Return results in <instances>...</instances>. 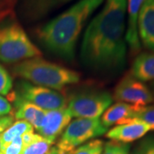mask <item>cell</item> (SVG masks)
<instances>
[{
    "instance_id": "obj_1",
    "label": "cell",
    "mask_w": 154,
    "mask_h": 154,
    "mask_svg": "<svg viewBox=\"0 0 154 154\" xmlns=\"http://www.w3.org/2000/svg\"><path fill=\"white\" fill-rule=\"evenodd\" d=\"M127 0H106L86 29L81 59L96 75H112L126 64Z\"/></svg>"
},
{
    "instance_id": "obj_2",
    "label": "cell",
    "mask_w": 154,
    "mask_h": 154,
    "mask_svg": "<svg viewBox=\"0 0 154 154\" xmlns=\"http://www.w3.org/2000/svg\"><path fill=\"white\" fill-rule=\"evenodd\" d=\"M103 2L104 0H80L37 29L36 36L39 43L57 57L72 60L85 24Z\"/></svg>"
},
{
    "instance_id": "obj_3",
    "label": "cell",
    "mask_w": 154,
    "mask_h": 154,
    "mask_svg": "<svg viewBox=\"0 0 154 154\" xmlns=\"http://www.w3.org/2000/svg\"><path fill=\"white\" fill-rule=\"evenodd\" d=\"M40 56L41 51L28 38L14 10L0 13V61L17 63Z\"/></svg>"
},
{
    "instance_id": "obj_4",
    "label": "cell",
    "mask_w": 154,
    "mask_h": 154,
    "mask_svg": "<svg viewBox=\"0 0 154 154\" xmlns=\"http://www.w3.org/2000/svg\"><path fill=\"white\" fill-rule=\"evenodd\" d=\"M14 73L33 85L55 90L77 83L81 79L79 73L39 57L17 63L14 67Z\"/></svg>"
},
{
    "instance_id": "obj_5",
    "label": "cell",
    "mask_w": 154,
    "mask_h": 154,
    "mask_svg": "<svg viewBox=\"0 0 154 154\" xmlns=\"http://www.w3.org/2000/svg\"><path fill=\"white\" fill-rule=\"evenodd\" d=\"M107 131L108 128L102 125L99 118H76L66 127L56 147L62 154H70L81 145Z\"/></svg>"
},
{
    "instance_id": "obj_6",
    "label": "cell",
    "mask_w": 154,
    "mask_h": 154,
    "mask_svg": "<svg viewBox=\"0 0 154 154\" xmlns=\"http://www.w3.org/2000/svg\"><path fill=\"white\" fill-rule=\"evenodd\" d=\"M112 101V96L107 92H83L72 97L67 109L72 117L97 119L110 107Z\"/></svg>"
},
{
    "instance_id": "obj_7",
    "label": "cell",
    "mask_w": 154,
    "mask_h": 154,
    "mask_svg": "<svg viewBox=\"0 0 154 154\" xmlns=\"http://www.w3.org/2000/svg\"><path fill=\"white\" fill-rule=\"evenodd\" d=\"M18 97L45 111L67 107V99L63 94L52 89L28 82L20 84Z\"/></svg>"
},
{
    "instance_id": "obj_8",
    "label": "cell",
    "mask_w": 154,
    "mask_h": 154,
    "mask_svg": "<svg viewBox=\"0 0 154 154\" xmlns=\"http://www.w3.org/2000/svg\"><path fill=\"white\" fill-rule=\"evenodd\" d=\"M114 99L118 102L144 107L154 101L153 94L142 82L128 75L115 88Z\"/></svg>"
},
{
    "instance_id": "obj_9",
    "label": "cell",
    "mask_w": 154,
    "mask_h": 154,
    "mask_svg": "<svg viewBox=\"0 0 154 154\" xmlns=\"http://www.w3.org/2000/svg\"><path fill=\"white\" fill-rule=\"evenodd\" d=\"M152 130V127L147 123L133 118L110 128L106 132V137L112 141L128 144L140 140Z\"/></svg>"
},
{
    "instance_id": "obj_10",
    "label": "cell",
    "mask_w": 154,
    "mask_h": 154,
    "mask_svg": "<svg viewBox=\"0 0 154 154\" xmlns=\"http://www.w3.org/2000/svg\"><path fill=\"white\" fill-rule=\"evenodd\" d=\"M72 116L67 107L46 111L42 124L38 128L40 136L55 142L57 137L60 134L71 122Z\"/></svg>"
},
{
    "instance_id": "obj_11",
    "label": "cell",
    "mask_w": 154,
    "mask_h": 154,
    "mask_svg": "<svg viewBox=\"0 0 154 154\" xmlns=\"http://www.w3.org/2000/svg\"><path fill=\"white\" fill-rule=\"evenodd\" d=\"M138 34L140 44L154 52V0H145L139 14Z\"/></svg>"
},
{
    "instance_id": "obj_12",
    "label": "cell",
    "mask_w": 154,
    "mask_h": 154,
    "mask_svg": "<svg viewBox=\"0 0 154 154\" xmlns=\"http://www.w3.org/2000/svg\"><path fill=\"white\" fill-rule=\"evenodd\" d=\"M70 1L72 0H22V15L26 21L35 22Z\"/></svg>"
},
{
    "instance_id": "obj_13",
    "label": "cell",
    "mask_w": 154,
    "mask_h": 154,
    "mask_svg": "<svg viewBox=\"0 0 154 154\" xmlns=\"http://www.w3.org/2000/svg\"><path fill=\"white\" fill-rule=\"evenodd\" d=\"M144 1L145 0H127L128 24L126 28V42L132 54H137L141 47L138 34L137 22Z\"/></svg>"
},
{
    "instance_id": "obj_14",
    "label": "cell",
    "mask_w": 154,
    "mask_h": 154,
    "mask_svg": "<svg viewBox=\"0 0 154 154\" xmlns=\"http://www.w3.org/2000/svg\"><path fill=\"white\" fill-rule=\"evenodd\" d=\"M140 107L126 104L123 102H117L105 110L101 116L100 122L106 128L114 125L122 124L127 121L133 119L136 111Z\"/></svg>"
},
{
    "instance_id": "obj_15",
    "label": "cell",
    "mask_w": 154,
    "mask_h": 154,
    "mask_svg": "<svg viewBox=\"0 0 154 154\" xmlns=\"http://www.w3.org/2000/svg\"><path fill=\"white\" fill-rule=\"evenodd\" d=\"M15 104L16 118L28 122V123H30L33 126V128L38 130L42 124L46 111L38 107L37 105L31 104L26 100H23L19 97H17Z\"/></svg>"
},
{
    "instance_id": "obj_16",
    "label": "cell",
    "mask_w": 154,
    "mask_h": 154,
    "mask_svg": "<svg viewBox=\"0 0 154 154\" xmlns=\"http://www.w3.org/2000/svg\"><path fill=\"white\" fill-rule=\"evenodd\" d=\"M130 75L139 81H154V52L140 53L133 62Z\"/></svg>"
},
{
    "instance_id": "obj_17",
    "label": "cell",
    "mask_w": 154,
    "mask_h": 154,
    "mask_svg": "<svg viewBox=\"0 0 154 154\" xmlns=\"http://www.w3.org/2000/svg\"><path fill=\"white\" fill-rule=\"evenodd\" d=\"M30 131H33V128L28 122L19 120V121L13 122L1 135L2 151L8 144L11 143L14 139L22 136L25 133L30 132Z\"/></svg>"
},
{
    "instance_id": "obj_18",
    "label": "cell",
    "mask_w": 154,
    "mask_h": 154,
    "mask_svg": "<svg viewBox=\"0 0 154 154\" xmlns=\"http://www.w3.org/2000/svg\"><path fill=\"white\" fill-rule=\"evenodd\" d=\"M53 141L46 140L38 134L32 143L25 146L22 154H46L51 149Z\"/></svg>"
},
{
    "instance_id": "obj_19",
    "label": "cell",
    "mask_w": 154,
    "mask_h": 154,
    "mask_svg": "<svg viewBox=\"0 0 154 154\" xmlns=\"http://www.w3.org/2000/svg\"><path fill=\"white\" fill-rule=\"evenodd\" d=\"M105 143L101 140H93L80 146L73 154H102Z\"/></svg>"
},
{
    "instance_id": "obj_20",
    "label": "cell",
    "mask_w": 154,
    "mask_h": 154,
    "mask_svg": "<svg viewBox=\"0 0 154 154\" xmlns=\"http://www.w3.org/2000/svg\"><path fill=\"white\" fill-rule=\"evenodd\" d=\"M135 119L140 120L152 127L154 130V105H146L140 107L136 111L134 117Z\"/></svg>"
},
{
    "instance_id": "obj_21",
    "label": "cell",
    "mask_w": 154,
    "mask_h": 154,
    "mask_svg": "<svg viewBox=\"0 0 154 154\" xmlns=\"http://www.w3.org/2000/svg\"><path fill=\"white\" fill-rule=\"evenodd\" d=\"M130 146L128 144L110 141L105 144L102 154H129Z\"/></svg>"
},
{
    "instance_id": "obj_22",
    "label": "cell",
    "mask_w": 154,
    "mask_h": 154,
    "mask_svg": "<svg viewBox=\"0 0 154 154\" xmlns=\"http://www.w3.org/2000/svg\"><path fill=\"white\" fill-rule=\"evenodd\" d=\"M12 87L13 82L11 75L4 67L0 65V95H10Z\"/></svg>"
},
{
    "instance_id": "obj_23",
    "label": "cell",
    "mask_w": 154,
    "mask_h": 154,
    "mask_svg": "<svg viewBox=\"0 0 154 154\" xmlns=\"http://www.w3.org/2000/svg\"><path fill=\"white\" fill-rule=\"evenodd\" d=\"M23 150V142L22 136L14 139L11 143H9L4 150L2 154H22Z\"/></svg>"
},
{
    "instance_id": "obj_24",
    "label": "cell",
    "mask_w": 154,
    "mask_h": 154,
    "mask_svg": "<svg viewBox=\"0 0 154 154\" xmlns=\"http://www.w3.org/2000/svg\"><path fill=\"white\" fill-rule=\"evenodd\" d=\"M139 150L141 154H154V136H149L144 139Z\"/></svg>"
},
{
    "instance_id": "obj_25",
    "label": "cell",
    "mask_w": 154,
    "mask_h": 154,
    "mask_svg": "<svg viewBox=\"0 0 154 154\" xmlns=\"http://www.w3.org/2000/svg\"><path fill=\"white\" fill-rule=\"evenodd\" d=\"M12 110V106L11 103L4 97L0 95V117L5 116L10 114Z\"/></svg>"
},
{
    "instance_id": "obj_26",
    "label": "cell",
    "mask_w": 154,
    "mask_h": 154,
    "mask_svg": "<svg viewBox=\"0 0 154 154\" xmlns=\"http://www.w3.org/2000/svg\"><path fill=\"white\" fill-rule=\"evenodd\" d=\"M46 154H62L59 152V150L57 148V147H51V149L50 150L49 152Z\"/></svg>"
},
{
    "instance_id": "obj_27",
    "label": "cell",
    "mask_w": 154,
    "mask_h": 154,
    "mask_svg": "<svg viewBox=\"0 0 154 154\" xmlns=\"http://www.w3.org/2000/svg\"><path fill=\"white\" fill-rule=\"evenodd\" d=\"M1 135H2V133H0V154H2V146H1Z\"/></svg>"
},
{
    "instance_id": "obj_28",
    "label": "cell",
    "mask_w": 154,
    "mask_h": 154,
    "mask_svg": "<svg viewBox=\"0 0 154 154\" xmlns=\"http://www.w3.org/2000/svg\"><path fill=\"white\" fill-rule=\"evenodd\" d=\"M132 154H141V152H140V150H135Z\"/></svg>"
},
{
    "instance_id": "obj_29",
    "label": "cell",
    "mask_w": 154,
    "mask_h": 154,
    "mask_svg": "<svg viewBox=\"0 0 154 154\" xmlns=\"http://www.w3.org/2000/svg\"><path fill=\"white\" fill-rule=\"evenodd\" d=\"M153 97H154V94H153Z\"/></svg>"
}]
</instances>
